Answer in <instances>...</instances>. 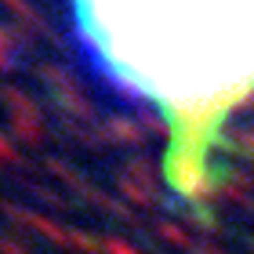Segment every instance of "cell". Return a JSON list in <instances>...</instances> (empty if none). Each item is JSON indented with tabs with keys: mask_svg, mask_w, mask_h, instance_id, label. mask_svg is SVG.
Segmentation results:
<instances>
[{
	"mask_svg": "<svg viewBox=\"0 0 254 254\" xmlns=\"http://www.w3.org/2000/svg\"><path fill=\"white\" fill-rule=\"evenodd\" d=\"M95 62L164 124V182L211 222L229 124L254 98V0H69Z\"/></svg>",
	"mask_w": 254,
	"mask_h": 254,
	"instance_id": "cell-1",
	"label": "cell"
}]
</instances>
